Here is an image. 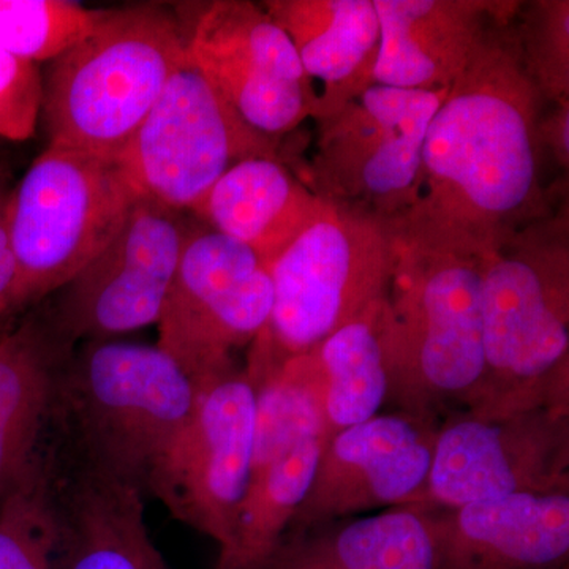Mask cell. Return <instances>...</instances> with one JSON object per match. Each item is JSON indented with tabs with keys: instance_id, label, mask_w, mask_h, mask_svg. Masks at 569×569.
Masks as SVG:
<instances>
[{
	"instance_id": "cb8c5ba5",
	"label": "cell",
	"mask_w": 569,
	"mask_h": 569,
	"mask_svg": "<svg viewBox=\"0 0 569 569\" xmlns=\"http://www.w3.org/2000/svg\"><path fill=\"white\" fill-rule=\"evenodd\" d=\"M301 541L318 569H437L438 545L433 512L403 505L377 515L340 520Z\"/></svg>"
},
{
	"instance_id": "30bf717a",
	"label": "cell",
	"mask_w": 569,
	"mask_h": 569,
	"mask_svg": "<svg viewBox=\"0 0 569 569\" xmlns=\"http://www.w3.org/2000/svg\"><path fill=\"white\" fill-rule=\"evenodd\" d=\"M569 492V403L490 415L460 410L440 422L415 507L449 511L519 493Z\"/></svg>"
},
{
	"instance_id": "8fae6325",
	"label": "cell",
	"mask_w": 569,
	"mask_h": 569,
	"mask_svg": "<svg viewBox=\"0 0 569 569\" xmlns=\"http://www.w3.org/2000/svg\"><path fill=\"white\" fill-rule=\"evenodd\" d=\"M269 266L249 247L192 223L170 295L159 318L157 347L194 383L236 366L272 310Z\"/></svg>"
},
{
	"instance_id": "1f68e13d",
	"label": "cell",
	"mask_w": 569,
	"mask_h": 569,
	"mask_svg": "<svg viewBox=\"0 0 569 569\" xmlns=\"http://www.w3.org/2000/svg\"><path fill=\"white\" fill-rule=\"evenodd\" d=\"M266 569H318L316 563L307 556L298 538H284L282 548Z\"/></svg>"
},
{
	"instance_id": "52a82bcc",
	"label": "cell",
	"mask_w": 569,
	"mask_h": 569,
	"mask_svg": "<svg viewBox=\"0 0 569 569\" xmlns=\"http://www.w3.org/2000/svg\"><path fill=\"white\" fill-rule=\"evenodd\" d=\"M134 198L116 160L48 146L11 193L14 279L2 325L58 293L102 252Z\"/></svg>"
},
{
	"instance_id": "f1b7e54d",
	"label": "cell",
	"mask_w": 569,
	"mask_h": 569,
	"mask_svg": "<svg viewBox=\"0 0 569 569\" xmlns=\"http://www.w3.org/2000/svg\"><path fill=\"white\" fill-rule=\"evenodd\" d=\"M43 102L39 66L0 50V138L24 141L37 132Z\"/></svg>"
},
{
	"instance_id": "6da1fadb",
	"label": "cell",
	"mask_w": 569,
	"mask_h": 569,
	"mask_svg": "<svg viewBox=\"0 0 569 569\" xmlns=\"http://www.w3.org/2000/svg\"><path fill=\"white\" fill-rule=\"evenodd\" d=\"M518 7L505 2L433 114L413 204L395 227L488 253L563 197L556 201L542 181L538 129L548 103L520 59Z\"/></svg>"
},
{
	"instance_id": "44dd1931",
	"label": "cell",
	"mask_w": 569,
	"mask_h": 569,
	"mask_svg": "<svg viewBox=\"0 0 569 569\" xmlns=\"http://www.w3.org/2000/svg\"><path fill=\"white\" fill-rule=\"evenodd\" d=\"M318 206L320 198L279 157H253L231 167L192 213L271 266Z\"/></svg>"
},
{
	"instance_id": "d4e9b609",
	"label": "cell",
	"mask_w": 569,
	"mask_h": 569,
	"mask_svg": "<svg viewBox=\"0 0 569 569\" xmlns=\"http://www.w3.org/2000/svg\"><path fill=\"white\" fill-rule=\"evenodd\" d=\"M244 369L257 403L253 468L307 438H323L326 443L325 385L312 350Z\"/></svg>"
},
{
	"instance_id": "ac0fdd59",
	"label": "cell",
	"mask_w": 569,
	"mask_h": 569,
	"mask_svg": "<svg viewBox=\"0 0 569 569\" xmlns=\"http://www.w3.org/2000/svg\"><path fill=\"white\" fill-rule=\"evenodd\" d=\"M507 0H373L380 22L376 84L451 88Z\"/></svg>"
},
{
	"instance_id": "277c9868",
	"label": "cell",
	"mask_w": 569,
	"mask_h": 569,
	"mask_svg": "<svg viewBox=\"0 0 569 569\" xmlns=\"http://www.w3.org/2000/svg\"><path fill=\"white\" fill-rule=\"evenodd\" d=\"M186 59V24L173 10H104L44 73L40 121L50 146L118 159Z\"/></svg>"
},
{
	"instance_id": "603a6c76",
	"label": "cell",
	"mask_w": 569,
	"mask_h": 569,
	"mask_svg": "<svg viewBox=\"0 0 569 569\" xmlns=\"http://www.w3.org/2000/svg\"><path fill=\"white\" fill-rule=\"evenodd\" d=\"M387 298L313 348L323 377L326 443L348 427L380 415L391 395L385 342Z\"/></svg>"
},
{
	"instance_id": "5b68a950",
	"label": "cell",
	"mask_w": 569,
	"mask_h": 569,
	"mask_svg": "<svg viewBox=\"0 0 569 569\" xmlns=\"http://www.w3.org/2000/svg\"><path fill=\"white\" fill-rule=\"evenodd\" d=\"M197 395L159 347L91 340L74 347L63 369L56 418L69 426L78 463L144 490Z\"/></svg>"
},
{
	"instance_id": "9a60e30c",
	"label": "cell",
	"mask_w": 569,
	"mask_h": 569,
	"mask_svg": "<svg viewBox=\"0 0 569 569\" xmlns=\"http://www.w3.org/2000/svg\"><path fill=\"white\" fill-rule=\"evenodd\" d=\"M438 426L437 419L396 410L336 433L321 451L288 535L415 503L429 477Z\"/></svg>"
},
{
	"instance_id": "7402d4cb",
	"label": "cell",
	"mask_w": 569,
	"mask_h": 569,
	"mask_svg": "<svg viewBox=\"0 0 569 569\" xmlns=\"http://www.w3.org/2000/svg\"><path fill=\"white\" fill-rule=\"evenodd\" d=\"M323 438H307L254 467L249 488L216 569H266L282 548L312 485Z\"/></svg>"
},
{
	"instance_id": "ba28073f",
	"label": "cell",
	"mask_w": 569,
	"mask_h": 569,
	"mask_svg": "<svg viewBox=\"0 0 569 569\" xmlns=\"http://www.w3.org/2000/svg\"><path fill=\"white\" fill-rule=\"evenodd\" d=\"M445 91L372 84L317 123L316 151L299 176L321 200L387 223L413 204L429 123Z\"/></svg>"
},
{
	"instance_id": "7c38bea8",
	"label": "cell",
	"mask_w": 569,
	"mask_h": 569,
	"mask_svg": "<svg viewBox=\"0 0 569 569\" xmlns=\"http://www.w3.org/2000/svg\"><path fill=\"white\" fill-rule=\"evenodd\" d=\"M254 437L253 385L246 369L234 366L198 385L192 415L157 460L144 490L220 549L249 488Z\"/></svg>"
},
{
	"instance_id": "4dcf8cb0",
	"label": "cell",
	"mask_w": 569,
	"mask_h": 569,
	"mask_svg": "<svg viewBox=\"0 0 569 569\" xmlns=\"http://www.w3.org/2000/svg\"><path fill=\"white\" fill-rule=\"evenodd\" d=\"M13 187L0 176V326L3 321V306L14 279V254L10 238V201Z\"/></svg>"
},
{
	"instance_id": "e0dca14e",
	"label": "cell",
	"mask_w": 569,
	"mask_h": 569,
	"mask_svg": "<svg viewBox=\"0 0 569 569\" xmlns=\"http://www.w3.org/2000/svg\"><path fill=\"white\" fill-rule=\"evenodd\" d=\"M73 350L47 306L0 326V498L44 456V433L58 417L62 373Z\"/></svg>"
},
{
	"instance_id": "8992f818",
	"label": "cell",
	"mask_w": 569,
	"mask_h": 569,
	"mask_svg": "<svg viewBox=\"0 0 569 569\" xmlns=\"http://www.w3.org/2000/svg\"><path fill=\"white\" fill-rule=\"evenodd\" d=\"M392 224L321 200L316 216L269 266L272 310L246 367L307 353L388 295Z\"/></svg>"
},
{
	"instance_id": "4316f807",
	"label": "cell",
	"mask_w": 569,
	"mask_h": 569,
	"mask_svg": "<svg viewBox=\"0 0 569 569\" xmlns=\"http://www.w3.org/2000/svg\"><path fill=\"white\" fill-rule=\"evenodd\" d=\"M103 11L66 0H0V50L36 66L51 62L89 36Z\"/></svg>"
},
{
	"instance_id": "2e32d148",
	"label": "cell",
	"mask_w": 569,
	"mask_h": 569,
	"mask_svg": "<svg viewBox=\"0 0 569 569\" xmlns=\"http://www.w3.org/2000/svg\"><path fill=\"white\" fill-rule=\"evenodd\" d=\"M433 519L437 569H568L569 492L490 498Z\"/></svg>"
},
{
	"instance_id": "4fadbf2b",
	"label": "cell",
	"mask_w": 569,
	"mask_h": 569,
	"mask_svg": "<svg viewBox=\"0 0 569 569\" xmlns=\"http://www.w3.org/2000/svg\"><path fill=\"white\" fill-rule=\"evenodd\" d=\"M190 227L186 213L134 198L102 252L44 305L62 339L78 347L159 323Z\"/></svg>"
},
{
	"instance_id": "f546056e",
	"label": "cell",
	"mask_w": 569,
	"mask_h": 569,
	"mask_svg": "<svg viewBox=\"0 0 569 569\" xmlns=\"http://www.w3.org/2000/svg\"><path fill=\"white\" fill-rule=\"evenodd\" d=\"M539 142L542 152L568 174L569 170V100L548 103L539 119Z\"/></svg>"
},
{
	"instance_id": "9c48e42d",
	"label": "cell",
	"mask_w": 569,
	"mask_h": 569,
	"mask_svg": "<svg viewBox=\"0 0 569 569\" xmlns=\"http://www.w3.org/2000/svg\"><path fill=\"white\" fill-rule=\"evenodd\" d=\"M253 157H279L277 141L246 123L187 52L116 163L137 197L186 213Z\"/></svg>"
},
{
	"instance_id": "3957f363",
	"label": "cell",
	"mask_w": 569,
	"mask_h": 569,
	"mask_svg": "<svg viewBox=\"0 0 569 569\" xmlns=\"http://www.w3.org/2000/svg\"><path fill=\"white\" fill-rule=\"evenodd\" d=\"M478 413L569 403L568 193L485 254Z\"/></svg>"
},
{
	"instance_id": "ffe728a7",
	"label": "cell",
	"mask_w": 569,
	"mask_h": 569,
	"mask_svg": "<svg viewBox=\"0 0 569 569\" xmlns=\"http://www.w3.org/2000/svg\"><path fill=\"white\" fill-rule=\"evenodd\" d=\"M56 478L59 569H168L144 519L142 490L132 482L78 466Z\"/></svg>"
},
{
	"instance_id": "484cf974",
	"label": "cell",
	"mask_w": 569,
	"mask_h": 569,
	"mask_svg": "<svg viewBox=\"0 0 569 569\" xmlns=\"http://www.w3.org/2000/svg\"><path fill=\"white\" fill-rule=\"evenodd\" d=\"M54 458L44 452L21 482L0 498V569H59Z\"/></svg>"
},
{
	"instance_id": "5bb4252c",
	"label": "cell",
	"mask_w": 569,
	"mask_h": 569,
	"mask_svg": "<svg viewBox=\"0 0 569 569\" xmlns=\"http://www.w3.org/2000/svg\"><path fill=\"white\" fill-rule=\"evenodd\" d=\"M187 52L213 88L258 133L279 140L312 116V93L287 33L261 3H201Z\"/></svg>"
},
{
	"instance_id": "7a4b0ae2",
	"label": "cell",
	"mask_w": 569,
	"mask_h": 569,
	"mask_svg": "<svg viewBox=\"0 0 569 569\" xmlns=\"http://www.w3.org/2000/svg\"><path fill=\"white\" fill-rule=\"evenodd\" d=\"M385 342L397 410L443 421L468 410L485 370V254L395 227Z\"/></svg>"
},
{
	"instance_id": "83f0119b",
	"label": "cell",
	"mask_w": 569,
	"mask_h": 569,
	"mask_svg": "<svg viewBox=\"0 0 569 569\" xmlns=\"http://www.w3.org/2000/svg\"><path fill=\"white\" fill-rule=\"evenodd\" d=\"M516 40L523 67L546 103L569 100V2H519Z\"/></svg>"
},
{
	"instance_id": "d6986e66",
	"label": "cell",
	"mask_w": 569,
	"mask_h": 569,
	"mask_svg": "<svg viewBox=\"0 0 569 569\" xmlns=\"http://www.w3.org/2000/svg\"><path fill=\"white\" fill-rule=\"evenodd\" d=\"M269 17L293 43L323 121L376 84L380 22L373 0H266Z\"/></svg>"
}]
</instances>
